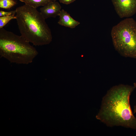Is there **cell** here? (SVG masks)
I'll list each match as a JSON object with an SVG mask.
<instances>
[{"label": "cell", "instance_id": "1", "mask_svg": "<svg viewBox=\"0 0 136 136\" xmlns=\"http://www.w3.org/2000/svg\"><path fill=\"white\" fill-rule=\"evenodd\" d=\"M134 86L120 84L112 87L103 98L97 119L109 127L121 126L136 129V118L130 104Z\"/></svg>", "mask_w": 136, "mask_h": 136}, {"label": "cell", "instance_id": "2", "mask_svg": "<svg viewBox=\"0 0 136 136\" xmlns=\"http://www.w3.org/2000/svg\"><path fill=\"white\" fill-rule=\"evenodd\" d=\"M16 20L21 36L35 46L50 43L51 30L40 12L26 5L17 8Z\"/></svg>", "mask_w": 136, "mask_h": 136}, {"label": "cell", "instance_id": "3", "mask_svg": "<svg viewBox=\"0 0 136 136\" xmlns=\"http://www.w3.org/2000/svg\"><path fill=\"white\" fill-rule=\"evenodd\" d=\"M29 43L21 36L0 28V56L11 63L28 64L33 62L38 52Z\"/></svg>", "mask_w": 136, "mask_h": 136}, {"label": "cell", "instance_id": "4", "mask_svg": "<svg viewBox=\"0 0 136 136\" xmlns=\"http://www.w3.org/2000/svg\"><path fill=\"white\" fill-rule=\"evenodd\" d=\"M111 35L115 50L121 56L136 58V22L128 18L113 26Z\"/></svg>", "mask_w": 136, "mask_h": 136}, {"label": "cell", "instance_id": "5", "mask_svg": "<svg viewBox=\"0 0 136 136\" xmlns=\"http://www.w3.org/2000/svg\"><path fill=\"white\" fill-rule=\"evenodd\" d=\"M112 2L121 18L130 17L136 13V0H112Z\"/></svg>", "mask_w": 136, "mask_h": 136}, {"label": "cell", "instance_id": "6", "mask_svg": "<svg viewBox=\"0 0 136 136\" xmlns=\"http://www.w3.org/2000/svg\"><path fill=\"white\" fill-rule=\"evenodd\" d=\"M61 7L56 1H52L40 9V13L45 19L50 17L55 18L59 15Z\"/></svg>", "mask_w": 136, "mask_h": 136}, {"label": "cell", "instance_id": "7", "mask_svg": "<svg viewBox=\"0 0 136 136\" xmlns=\"http://www.w3.org/2000/svg\"><path fill=\"white\" fill-rule=\"evenodd\" d=\"M59 16V20L58 23L61 26L74 28L80 24L79 22L75 20L63 9H61Z\"/></svg>", "mask_w": 136, "mask_h": 136}, {"label": "cell", "instance_id": "8", "mask_svg": "<svg viewBox=\"0 0 136 136\" xmlns=\"http://www.w3.org/2000/svg\"><path fill=\"white\" fill-rule=\"evenodd\" d=\"M25 3V4L37 8L40 6H44L51 2L52 0H19Z\"/></svg>", "mask_w": 136, "mask_h": 136}, {"label": "cell", "instance_id": "9", "mask_svg": "<svg viewBox=\"0 0 136 136\" xmlns=\"http://www.w3.org/2000/svg\"><path fill=\"white\" fill-rule=\"evenodd\" d=\"M16 4L13 0H0V8L5 9H9Z\"/></svg>", "mask_w": 136, "mask_h": 136}, {"label": "cell", "instance_id": "10", "mask_svg": "<svg viewBox=\"0 0 136 136\" xmlns=\"http://www.w3.org/2000/svg\"><path fill=\"white\" fill-rule=\"evenodd\" d=\"M14 15L0 17V28H3L11 20L16 19V16Z\"/></svg>", "mask_w": 136, "mask_h": 136}, {"label": "cell", "instance_id": "11", "mask_svg": "<svg viewBox=\"0 0 136 136\" xmlns=\"http://www.w3.org/2000/svg\"><path fill=\"white\" fill-rule=\"evenodd\" d=\"M16 10L9 11H5L2 10L0 11V17L10 15L16 13Z\"/></svg>", "mask_w": 136, "mask_h": 136}, {"label": "cell", "instance_id": "12", "mask_svg": "<svg viewBox=\"0 0 136 136\" xmlns=\"http://www.w3.org/2000/svg\"><path fill=\"white\" fill-rule=\"evenodd\" d=\"M76 0H59V2L63 4L68 5L75 1Z\"/></svg>", "mask_w": 136, "mask_h": 136}, {"label": "cell", "instance_id": "13", "mask_svg": "<svg viewBox=\"0 0 136 136\" xmlns=\"http://www.w3.org/2000/svg\"><path fill=\"white\" fill-rule=\"evenodd\" d=\"M135 113H136V103L135 105L134 106L133 113L134 114Z\"/></svg>", "mask_w": 136, "mask_h": 136}, {"label": "cell", "instance_id": "14", "mask_svg": "<svg viewBox=\"0 0 136 136\" xmlns=\"http://www.w3.org/2000/svg\"><path fill=\"white\" fill-rule=\"evenodd\" d=\"M133 86L136 88V83H133Z\"/></svg>", "mask_w": 136, "mask_h": 136}, {"label": "cell", "instance_id": "15", "mask_svg": "<svg viewBox=\"0 0 136 136\" xmlns=\"http://www.w3.org/2000/svg\"><path fill=\"white\" fill-rule=\"evenodd\" d=\"M52 1H56V0H52Z\"/></svg>", "mask_w": 136, "mask_h": 136}]
</instances>
